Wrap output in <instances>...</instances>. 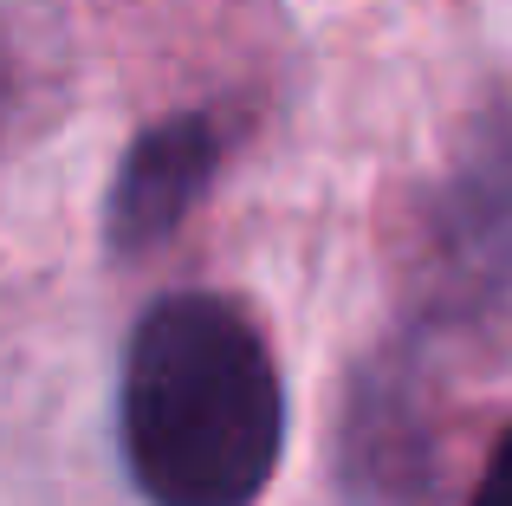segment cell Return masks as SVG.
Masks as SVG:
<instances>
[{
	"label": "cell",
	"instance_id": "6da1fadb",
	"mask_svg": "<svg viewBox=\"0 0 512 506\" xmlns=\"http://www.w3.org/2000/svg\"><path fill=\"white\" fill-rule=\"evenodd\" d=\"M117 442L150 506H253L286 455V390L260 325L221 292H169L137 318Z\"/></svg>",
	"mask_w": 512,
	"mask_h": 506
},
{
	"label": "cell",
	"instance_id": "7a4b0ae2",
	"mask_svg": "<svg viewBox=\"0 0 512 506\" xmlns=\"http://www.w3.org/2000/svg\"><path fill=\"white\" fill-rule=\"evenodd\" d=\"M428 253L461 305L512 299V104L487 111L461 143L428 208Z\"/></svg>",
	"mask_w": 512,
	"mask_h": 506
},
{
	"label": "cell",
	"instance_id": "3957f363",
	"mask_svg": "<svg viewBox=\"0 0 512 506\" xmlns=\"http://www.w3.org/2000/svg\"><path fill=\"white\" fill-rule=\"evenodd\" d=\"M214 169H221V124L208 111H175L150 124L117 163L111 202H104V247L130 260V253L169 241L208 195Z\"/></svg>",
	"mask_w": 512,
	"mask_h": 506
},
{
	"label": "cell",
	"instance_id": "277c9868",
	"mask_svg": "<svg viewBox=\"0 0 512 506\" xmlns=\"http://www.w3.org/2000/svg\"><path fill=\"white\" fill-rule=\"evenodd\" d=\"M467 506H512V429L500 435V448H493V461H487V474H480Z\"/></svg>",
	"mask_w": 512,
	"mask_h": 506
}]
</instances>
